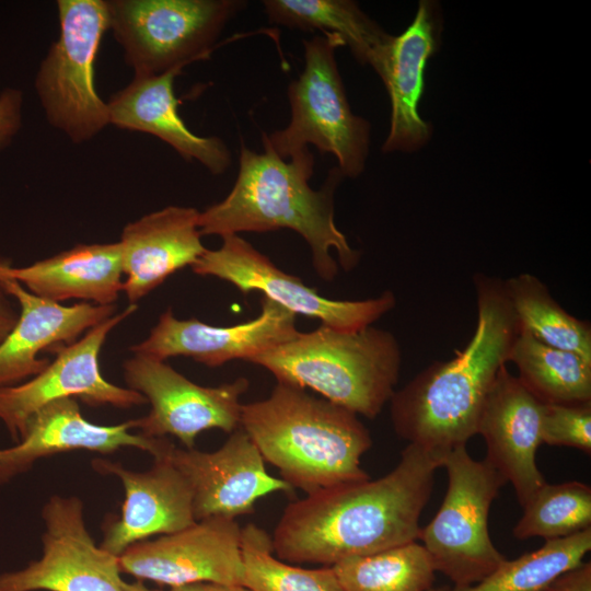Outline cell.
<instances>
[{
    "mask_svg": "<svg viewBox=\"0 0 591 591\" xmlns=\"http://www.w3.org/2000/svg\"><path fill=\"white\" fill-rule=\"evenodd\" d=\"M240 427L306 495L370 478L361 457L372 439L358 415L298 385L277 381L267 398L242 404Z\"/></svg>",
    "mask_w": 591,
    "mask_h": 591,
    "instance_id": "obj_4",
    "label": "cell"
},
{
    "mask_svg": "<svg viewBox=\"0 0 591 591\" xmlns=\"http://www.w3.org/2000/svg\"><path fill=\"white\" fill-rule=\"evenodd\" d=\"M57 8L60 35L39 66L35 88L49 124L81 143L109 124L94 81L96 55L109 28L107 2L59 0Z\"/></svg>",
    "mask_w": 591,
    "mask_h": 591,
    "instance_id": "obj_9",
    "label": "cell"
},
{
    "mask_svg": "<svg viewBox=\"0 0 591 591\" xmlns=\"http://www.w3.org/2000/svg\"><path fill=\"white\" fill-rule=\"evenodd\" d=\"M542 591H591V563L581 561L564 571Z\"/></svg>",
    "mask_w": 591,
    "mask_h": 591,
    "instance_id": "obj_34",
    "label": "cell"
},
{
    "mask_svg": "<svg viewBox=\"0 0 591 591\" xmlns=\"http://www.w3.org/2000/svg\"><path fill=\"white\" fill-rule=\"evenodd\" d=\"M5 291L19 304V318L0 344V389L26 382L43 372L50 361L39 358L48 347L70 345L84 333L113 316L114 305L76 303L62 305L4 278Z\"/></svg>",
    "mask_w": 591,
    "mask_h": 591,
    "instance_id": "obj_20",
    "label": "cell"
},
{
    "mask_svg": "<svg viewBox=\"0 0 591 591\" xmlns=\"http://www.w3.org/2000/svg\"><path fill=\"white\" fill-rule=\"evenodd\" d=\"M473 281L477 321L467 345L428 366L390 399L396 434L441 460L477 434L487 394L520 331L505 280L478 273Z\"/></svg>",
    "mask_w": 591,
    "mask_h": 591,
    "instance_id": "obj_2",
    "label": "cell"
},
{
    "mask_svg": "<svg viewBox=\"0 0 591 591\" xmlns=\"http://www.w3.org/2000/svg\"><path fill=\"white\" fill-rule=\"evenodd\" d=\"M243 586L252 591H345L332 566L306 569L274 556L269 534L254 523L241 529Z\"/></svg>",
    "mask_w": 591,
    "mask_h": 591,
    "instance_id": "obj_30",
    "label": "cell"
},
{
    "mask_svg": "<svg viewBox=\"0 0 591 591\" xmlns=\"http://www.w3.org/2000/svg\"><path fill=\"white\" fill-rule=\"evenodd\" d=\"M542 443L575 448L591 454V402L545 404Z\"/></svg>",
    "mask_w": 591,
    "mask_h": 591,
    "instance_id": "obj_32",
    "label": "cell"
},
{
    "mask_svg": "<svg viewBox=\"0 0 591 591\" xmlns=\"http://www.w3.org/2000/svg\"><path fill=\"white\" fill-rule=\"evenodd\" d=\"M11 266L12 262L10 259L0 256V344L13 329L20 314V311L13 305L14 299L3 287L5 271Z\"/></svg>",
    "mask_w": 591,
    "mask_h": 591,
    "instance_id": "obj_35",
    "label": "cell"
},
{
    "mask_svg": "<svg viewBox=\"0 0 591 591\" xmlns=\"http://www.w3.org/2000/svg\"><path fill=\"white\" fill-rule=\"evenodd\" d=\"M270 23L299 31L337 35L355 58L380 76L393 36L350 0H265Z\"/></svg>",
    "mask_w": 591,
    "mask_h": 591,
    "instance_id": "obj_25",
    "label": "cell"
},
{
    "mask_svg": "<svg viewBox=\"0 0 591 591\" xmlns=\"http://www.w3.org/2000/svg\"><path fill=\"white\" fill-rule=\"evenodd\" d=\"M441 467L448 474L447 493L433 519L420 529L418 540L436 571L454 587H467L506 559L490 538L488 519L507 480L486 459H473L466 445L448 452Z\"/></svg>",
    "mask_w": 591,
    "mask_h": 591,
    "instance_id": "obj_7",
    "label": "cell"
},
{
    "mask_svg": "<svg viewBox=\"0 0 591 591\" xmlns=\"http://www.w3.org/2000/svg\"><path fill=\"white\" fill-rule=\"evenodd\" d=\"M241 526L212 517L173 534L128 547L118 558L123 573L171 588L195 582L243 586Z\"/></svg>",
    "mask_w": 591,
    "mask_h": 591,
    "instance_id": "obj_14",
    "label": "cell"
},
{
    "mask_svg": "<svg viewBox=\"0 0 591 591\" xmlns=\"http://www.w3.org/2000/svg\"><path fill=\"white\" fill-rule=\"evenodd\" d=\"M169 457L190 486L196 521L236 520L253 513L259 498L293 491L287 482L268 474L259 450L241 427L216 451L174 447Z\"/></svg>",
    "mask_w": 591,
    "mask_h": 591,
    "instance_id": "obj_16",
    "label": "cell"
},
{
    "mask_svg": "<svg viewBox=\"0 0 591 591\" xmlns=\"http://www.w3.org/2000/svg\"><path fill=\"white\" fill-rule=\"evenodd\" d=\"M23 94L15 89L0 93V150L5 148L21 128Z\"/></svg>",
    "mask_w": 591,
    "mask_h": 591,
    "instance_id": "obj_33",
    "label": "cell"
},
{
    "mask_svg": "<svg viewBox=\"0 0 591 591\" xmlns=\"http://www.w3.org/2000/svg\"><path fill=\"white\" fill-rule=\"evenodd\" d=\"M42 519L40 558L0 573V591H124L119 558L94 542L79 497L51 496Z\"/></svg>",
    "mask_w": 591,
    "mask_h": 591,
    "instance_id": "obj_13",
    "label": "cell"
},
{
    "mask_svg": "<svg viewBox=\"0 0 591 591\" xmlns=\"http://www.w3.org/2000/svg\"><path fill=\"white\" fill-rule=\"evenodd\" d=\"M544 405L505 364L478 420L477 433L487 448L485 459L512 484L521 507L546 483L535 460L542 443Z\"/></svg>",
    "mask_w": 591,
    "mask_h": 591,
    "instance_id": "obj_17",
    "label": "cell"
},
{
    "mask_svg": "<svg viewBox=\"0 0 591 591\" xmlns=\"http://www.w3.org/2000/svg\"><path fill=\"white\" fill-rule=\"evenodd\" d=\"M120 245L79 244L26 267H9L5 278L30 292L60 303L78 299L96 305H114L123 291Z\"/></svg>",
    "mask_w": 591,
    "mask_h": 591,
    "instance_id": "obj_24",
    "label": "cell"
},
{
    "mask_svg": "<svg viewBox=\"0 0 591 591\" xmlns=\"http://www.w3.org/2000/svg\"><path fill=\"white\" fill-rule=\"evenodd\" d=\"M522 508L514 537H568L591 528V487L578 480L545 483Z\"/></svg>",
    "mask_w": 591,
    "mask_h": 591,
    "instance_id": "obj_31",
    "label": "cell"
},
{
    "mask_svg": "<svg viewBox=\"0 0 591 591\" xmlns=\"http://www.w3.org/2000/svg\"><path fill=\"white\" fill-rule=\"evenodd\" d=\"M591 549V528L544 545L512 560L505 559L479 582L451 591H542L553 579L583 561Z\"/></svg>",
    "mask_w": 591,
    "mask_h": 591,
    "instance_id": "obj_29",
    "label": "cell"
},
{
    "mask_svg": "<svg viewBox=\"0 0 591 591\" xmlns=\"http://www.w3.org/2000/svg\"><path fill=\"white\" fill-rule=\"evenodd\" d=\"M505 286L520 329L547 346L591 361L590 323L563 309L543 281L523 273L506 279Z\"/></svg>",
    "mask_w": 591,
    "mask_h": 591,
    "instance_id": "obj_27",
    "label": "cell"
},
{
    "mask_svg": "<svg viewBox=\"0 0 591 591\" xmlns=\"http://www.w3.org/2000/svg\"><path fill=\"white\" fill-rule=\"evenodd\" d=\"M137 309V304H129L73 344L57 346L55 360L43 372L21 384L0 389V420L16 443L31 417L57 399L80 398L89 405L121 409L147 403L139 392L105 380L99 362L108 334Z\"/></svg>",
    "mask_w": 591,
    "mask_h": 591,
    "instance_id": "obj_12",
    "label": "cell"
},
{
    "mask_svg": "<svg viewBox=\"0 0 591 591\" xmlns=\"http://www.w3.org/2000/svg\"><path fill=\"white\" fill-rule=\"evenodd\" d=\"M92 467L119 478L125 491L120 518L104 529L101 546L111 554L119 557L150 536L173 534L196 523L190 486L169 456L141 472L104 459H94Z\"/></svg>",
    "mask_w": 591,
    "mask_h": 591,
    "instance_id": "obj_18",
    "label": "cell"
},
{
    "mask_svg": "<svg viewBox=\"0 0 591 591\" xmlns=\"http://www.w3.org/2000/svg\"><path fill=\"white\" fill-rule=\"evenodd\" d=\"M182 70L158 76L135 77L107 103L109 124L120 129L153 135L186 161H197L212 174L224 173L231 152L218 137L193 134L178 114L174 79Z\"/></svg>",
    "mask_w": 591,
    "mask_h": 591,
    "instance_id": "obj_23",
    "label": "cell"
},
{
    "mask_svg": "<svg viewBox=\"0 0 591 591\" xmlns=\"http://www.w3.org/2000/svg\"><path fill=\"white\" fill-rule=\"evenodd\" d=\"M264 152L240 147L239 173L227 197L199 213L202 235L221 237L240 232H268L290 229L309 244L317 275L333 280L338 264L349 270L359 262L354 250L334 220V192L344 177L338 167L328 172L321 189L309 185L314 158L311 152L289 161L278 157L262 136Z\"/></svg>",
    "mask_w": 591,
    "mask_h": 591,
    "instance_id": "obj_3",
    "label": "cell"
},
{
    "mask_svg": "<svg viewBox=\"0 0 591 591\" xmlns=\"http://www.w3.org/2000/svg\"><path fill=\"white\" fill-rule=\"evenodd\" d=\"M128 389L142 394L150 412L134 419L135 428L149 438H177L185 449H194L196 437L209 429L231 433L240 428L241 396L246 378L218 386H202L177 372L165 360L134 354L123 364Z\"/></svg>",
    "mask_w": 591,
    "mask_h": 591,
    "instance_id": "obj_10",
    "label": "cell"
},
{
    "mask_svg": "<svg viewBox=\"0 0 591 591\" xmlns=\"http://www.w3.org/2000/svg\"><path fill=\"white\" fill-rule=\"evenodd\" d=\"M109 28L135 77H150L206 59L242 0L106 1Z\"/></svg>",
    "mask_w": 591,
    "mask_h": 591,
    "instance_id": "obj_8",
    "label": "cell"
},
{
    "mask_svg": "<svg viewBox=\"0 0 591 591\" xmlns=\"http://www.w3.org/2000/svg\"><path fill=\"white\" fill-rule=\"evenodd\" d=\"M196 208L169 206L130 222L120 240L123 282L129 304H136L165 279L190 266L207 250L201 243Z\"/></svg>",
    "mask_w": 591,
    "mask_h": 591,
    "instance_id": "obj_21",
    "label": "cell"
},
{
    "mask_svg": "<svg viewBox=\"0 0 591 591\" xmlns=\"http://www.w3.org/2000/svg\"><path fill=\"white\" fill-rule=\"evenodd\" d=\"M124 591H159L153 590L144 586L142 580H136L134 582H126L124 583Z\"/></svg>",
    "mask_w": 591,
    "mask_h": 591,
    "instance_id": "obj_37",
    "label": "cell"
},
{
    "mask_svg": "<svg viewBox=\"0 0 591 591\" xmlns=\"http://www.w3.org/2000/svg\"><path fill=\"white\" fill-rule=\"evenodd\" d=\"M303 46L304 69L288 86L290 123L263 137L283 160L309 152L313 144L336 158L344 177H357L369 152L370 124L351 112L346 96L335 58L344 43L335 34H322Z\"/></svg>",
    "mask_w": 591,
    "mask_h": 591,
    "instance_id": "obj_6",
    "label": "cell"
},
{
    "mask_svg": "<svg viewBox=\"0 0 591 591\" xmlns=\"http://www.w3.org/2000/svg\"><path fill=\"white\" fill-rule=\"evenodd\" d=\"M132 429L134 419L113 426L90 422L76 398L50 402L31 417L15 445L0 450V484L28 471L39 459L72 450L108 454L130 447L161 460L175 447L166 437L149 438Z\"/></svg>",
    "mask_w": 591,
    "mask_h": 591,
    "instance_id": "obj_19",
    "label": "cell"
},
{
    "mask_svg": "<svg viewBox=\"0 0 591 591\" xmlns=\"http://www.w3.org/2000/svg\"><path fill=\"white\" fill-rule=\"evenodd\" d=\"M441 462L408 443L386 475L329 487L288 503L271 537L274 554L290 564L333 566L418 541L420 515Z\"/></svg>",
    "mask_w": 591,
    "mask_h": 591,
    "instance_id": "obj_1",
    "label": "cell"
},
{
    "mask_svg": "<svg viewBox=\"0 0 591 591\" xmlns=\"http://www.w3.org/2000/svg\"><path fill=\"white\" fill-rule=\"evenodd\" d=\"M438 5L419 2L415 19L393 36L380 78L391 101V124L383 152L415 151L431 136L430 125L419 113L426 63L437 50L440 35Z\"/></svg>",
    "mask_w": 591,
    "mask_h": 591,
    "instance_id": "obj_22",
    "label": "cell"
},
{
    "mask_svg": "<svg viewBox=\"0 0 591 591\" xmlns=\"http://www.w3.org/2000/svg\"><path fill=\"white\" fill-rule=\"evenodd\" d=\"M277 381L310 389L346 409L375 418L395 392L402 352L395 336L368 326L346 332L321 324L253 358Z\"/></svg>",
    "mask_w": 591,
    "mask_h": 591,
    "instance_id": "obj_5",
    "label": "cell"
},
{
    "mask_svg": "<svg viewBox=\"0 0 591 591\" xmlns=\"http://www.w3.org/2000/svg\"><path fill=\"white\" fill-rule=\"evenodd\" d=\"M217 250H206L192 265L199 276H211L235 286L242 293L260 291L292 313L318 318L323 325L346 332L371 326L396 304L386 290L358 301L332 300L317 293L297 276L279 269L239 234L223 236Z\"/></svg>",
    "mask_w": 591,
    "mask_h": 591,
    "instance_id": "obj_11",
    "label": "cell"
},
{
    "mask_svg": "<svg viewBox=\"0 0 591 591\" xmlns=\"http://www.w3.org/2000/svg\"><path fill=\"white\" fill-rule=\"evenodd\" d=\"M508 362L520 382L544 404L591 402V361L580 355L547 346L520 329Z\"/></svg>",
    "mask_w": 591,
    "mask_h": 591,
    "instance_id": "obj_26",
    "label": "cell"
},
{
    "mask_svg": "<svg viewBox=\"0 0 591 591\" xmlns=\"http://www.w3.org/2000/svg\"><path fill=\"white\" fill-rule=\"evenodd\" d=\"M170 591H252L242 584L195 582L171 588Z\"/></svg>",
    "mask_w": 591,
    "mask_h": 591,
    "instance_id": "obj_36",
    "label": "cell"
},
{
    "mask_svg": "<svg viewBox=\"0 0 591 591\" xmlns=\"http://www.w3.org/2000/svg\"><path fill=\"white\" fill-rule=\"evenodd\" d=\"M452 588L448 587V586H441V587H432L430 590L428 591H451Z\"/></svg>",
    "mask_w": 591,
    "mask_h": 591,
    "instance_id": "obj_38",
    "label": "cell"
},
{
    "mask_svg": "<svg viewBox=\"0 0 591 591\" xmlns=\"http://www.w3.org/2000/svg\"><path fill=\"white\" fill-rule=\"evenodd\" d=\"M257 317L233 326H212L197 318L179 320L164 311L149 336L129 347L132 354L160 360L188 357L210 368L231 360L250 362L298 334L297 315L262 297Z\"/></svg>",
    "mask_w": 591,
    "mask_h": 591,
    "instance_id": "obj_15",
    "label": "cell"
},
{
    "mask_svg": "<svg viewBox=\"0 0 591 591\" xmlns=\"http://www.w3.org/2000/svg\"><path fill=\"white\" fill-rule=\"evenodd\" d=\"M345 591H428L436 570L417 541L332 566Z\"/></svg>",
    "mask_w": 591,
    "mask_h": 591,
    "instance_id": "obj_28",
    "label": "cell"
}]
</instances>
